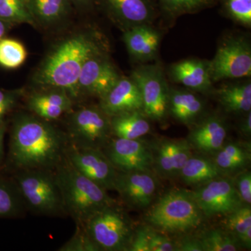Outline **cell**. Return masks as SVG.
Returning <instances> with one entry per match:
<instances>
[{
	"mask_svg": "<svg viewBox=\"0 0 251 251\" xmlns=\"http://www.w3.org/2000/svg\"><path fill=\"white\" fill-rule=\"evenodd\" d=\"M67 134L35 115H19L10 140V159L19 170H54L64 153Z\"/></svg>",
	"mask_w": 251,
	"mask_h": 251,
	"instance_id": "1",
	"label": "cell"
},
{
	"mask_svg": "<svg viewBox=\"0 0 251 251\" xmlns=\"http://www.w3.org/2000/svg\"><path fill=\"white\" fill-rule=\"evenodd\" d=\"M94 34L80 32L66 38L54 46L34 75L36 85L41 89H59L73 100L79 98L77 81L86 61L103 52Z\"/></svg>",
	"mask_w": 251,
	"mask_h": 251,
	"instance_id": "2",
	"label": "cell"
},
{
	"mask_svg": "<svg viewBox=\"0 0 251 251\" xmlns=\"http://www.w3.org/2000/svg\"><path fill=\"white\" fill-rule=\"evenodd\" d=\"M66 214L83 224L94 213L116 202L106 190L81 174L65 155L54 169Z\"/></svg>",
	"mask_w": 251,
	"mask_h": 251,
	"instance_id": "3",
	"label": "cell"
},
{
	"mask_svg": "<svg viewBox=\"0 0 251 251\" xmlns=\"http://www.w3.org/2000/svg\"><path fill=\"white\" fill-rule=\"evenodd\" d=\"M203 216L192 192L173 190L163 195L151 206L145 221L158 230L182 233L197 228Z\"/></svg>",
	"mask_w": 251,
	"mask_h": 251,
	"instance_id": "4",
	"label": "cell"
},
{
	"mask_svg": "<svg viewBox=\"0 0 251 251\" xmlns=\"http://www.w3.org/2000/svg\"><path fill=\"white\" fill-rule=\"evenodd\" d=\"M16 185L25 206L44 216L66 214L54 170H21Z\"/></svg>",
	"mask_w": 251,
	"mask_h": 251,
	"instance_id": "5",
	"label": "cell"
},
{
	"mask_svg": "<svg viewBox=\"0 0 251 251\" xmlns=\"http://www.w3.org/2000/svg\"><path fill=\"white\" fill-rule=\"evenodd\" d=\"M82 225L99 251L129 249L135 229L125 209L116 202L94 213Z\"/></svg>",
	"mask_w": 251,
	"mask_h": 251,
	"instance_id": "6",
	"label": "cell"
},
{
	"mask_svg": "<svg viewBox=\"0 0 251 251\" xmlns=\"http://www.w3.org/2000/svg\"><path fill=\"white\" fill-rule=\"evenodd\" d=\"M67 135L69 143L103 150L112 137L110 117L99 106L79 109L69 118Z\"/></svg>",
	"mask_w": 251,
	"mask_h": 251,
	"instance_id": "7",
	"label": "cell"
},
{
	"mask_svg": "<svg viewBox=\"0 0 251 251\" xmlns=\"http://www.w3.org/2000/svg\"><path fill=\"white\" fill-rule=\"evenodd\" d=\"M130 77L141 94L143 113L152 121H166L170 87L162 68L158 65L140 66L133 71Z\"/></svg>",
	"mask_w": 251,
	"mask_h": 251,
	"instance_id": "8",
	"label": "cell"
},
{
	"mask_svg": "<svg viewBox=\"0 0 251 251\" xmlns=\"http://www.w3.org/2000/svg\"><path fill=\"white\" fill-rule=\"evenodd\" d=\"M209 63L212 82L250 77V43L242 36L229 38L221 43L214 59Z\"/></svg>",
	"mask_w": 251,
	"mask_h": 251,
	"instance_id": "9",
	"label": "cell"
},
{
	"mask_svg": "<svg viewBox=\"0 0 251 251\" xmlns=\"http://www.w3.org/2000/svg\"><path fill=\"white\" fill-rule=\"evenodd\" d=\"M64 155L81 174L106 191L114 190L118 171L103 150L68 142Z\"/></svg>",
	"mask_w": 251,
	"mask_h": 251,
	"instance_id": "10",
	"label": "cell"
},
{
	"mask_svg": "<svg viewBox=\"0 0 251 251\" xmlns=\"http://www.w3.org/2000/svg\"><path fill=\"white\" fill-rule=\"evenodd\" d=\"M203 215H227L243 205L234 180L219 176L200 185L192 191Z\"/></svg>",
	"mask_w": 251,
	"mask_h": 251,
	"instance_id": "11",
	"label": "cell"
},
{
	"mask_svg": "<svg viewBox=\"0 0 251 251\" xmlns=\"http://www.w3.org/2000/svg\"><path fill=\"white\" fill-rule=\"evenodd\" d=\"M103 151L118 172L151 171V146L140 139L112 138Z\"/></svg>",
	"mask_w": 251,
	"mask_h": 251,
	"instance_id": "12",
	"label": "cell"
},
{
	"mask_svg": "<svg viewBox=\"0 0 251 251\" xmlns=\"http://www.w3.org/2000/svg\"><path fill=\"white\" fill-rule=\"evenodd\" d=\"M156 189V178L151 171L118 172L114 188L126 205L135 209L151 205Z\"/></svg>",
	"mask_w": 251,
	"mask_h": 251,
	"instance_id": "13",
	"label": "cell"
},
{
	"mask_svg": "<svg viewBox=\"0 0 251 251\" xmlns=\"http://www.w3.org/2000/svg\"><path fill=\"white\" fill-rule=\"evenodd\" d=\"M120 77L116 69L103 52L94 54L86 61L81 70L77 81L79 95L88 94L100 99Z\"/></svg>",
	"mask_w": 251,
	"mask_h": 251,
	"instance_id": "14",
	"label": "cell"
},
{
	"mask_svg": "<svg viewBox=\"0 0 251 251\" xmlns=\"http://www.w3.org/2000/svg\"><path fill=\"white\" fill-rule=\"evenodd\" d=\"M152 153V169L162 177L173 178L193 155L187 140H158L150 145Z\"/></svg>",
	"mask_w": 251,
	"mask_h": 251,
	"instance_id": "15",
	"label": "cell"
},
{
	"mask_svg": "<svg viewBox=\"0 0 251 251\" xmlns=\"http://www.w3.org/2000/svg\"><path fill=\"white\" fill-rule=\"evenodd\" d=\"M99 107L110 117L135 110L143 111L141 94L138 85L130 76L120 77L100 99Z\"/></svg>",
	"mask_w": 251,
	"mask_h": 251,
	"instance_id": "16",
	"label": "cell"
},
{
	"mask_svg": "<svg viewBox=\"0 0 251 251\" xmlns=\"http://www.w3.org/2000/svg\"><path fill=\"white\" fill-rule=\"evenodd\" d=\"M194 126L188 135L191 148L203 153H214L225 145L227 135L226 122L218 115L204 117Z\"/></svg>",
	"mask_w": 251,
	"mask_h": 251,
	"instance_id": "17",
	"label": "cell"
},
{
	"mask_svg": "<svg viewBox=\"0 0 251 251\" xmlns=\"http://www.w3.org/2000/svg\"><path fill=\"white\" fill-rule=\"evenodd\" d=\"M110 17L125 28L150 25L155 15L153 0H101Z\"/></svg>",
	"mask_w": 251,
	"mask_h": 251,
	"instance_id": "18",
	"label": "cell"
},
{
	"mask_svg": "<svg viewBox=\"0 0 251 251\" xmlns=\"http://www.w3.org/2000/svg\"><path fill=\"white\" fill-rule=\"evenodd\" d=\"M74 100L69 94L59 89H43L34 92L27 100L28 107L36 116L52 122L72 111Z\"/></svg>",
	"mask_w": 251,
	"mask_h": 251,
	"instance_id": "19",
	"label": "cell"
},
{
	"mask_svg": "<svg viewBox=\"0 0 251 251\" xmlns=\"http://www.w3.org/2000/svg\"><path fill=\"white\" fill-rule=\"evenodd\" d=\"M170 75L175 82L195 92L206 93L212 88L209 63L206 61L189 59L175 63L170 68Z\"/></svg>",
	"mask_w": 251,
	"mask_h": 251,
	"instance_id": "20",
	"label": "cell"
},
{
	"mask_svg": "<svg viewBox=\"0 0 251 251\" xmlns=\"http://www.w3.org/2000/svg\"><path fill=\"white\" fill-rule=\"evenodd\" d=\"M123 39L130 56L145 62L156 57L161 35L150 25H140L126 29Z\"/></svg>",
	"mask_w": 251,
	"mask_h": 251,
	"instance_id": "21",
	"label": "cell"
},
{
	"mask_svg": "<svg viewBox=\"0 0 251 251\" xmlns=\"http://www.w3.org/2000/svg\"><path fill=\"white\" fill-rule=\"evenodd\" d=\"M204 110V100L193 91L170 88L168 115L176 121L192 125L198 121Z\"/></svg>",
	"mask_w": 251,
	"mask_h": 251,
	"instance_id": "22",
	"label": "cell"
},
{
	"mask_svg": "<svg viewBox=\"0 0 251 251\" xmlns=\"http://www.w3.org/2000/svg\"><path fill=\"white\" fill-rule=\"evenodd\" d=\"M216 97L226 112L245 115L251 111V83L245 82L226 84L216 90Z\"/></svg>",
	"mask_w": 251,
	"mask_h": 251,
	"instance_id": "23",
	"label": "cell"
},
{
	"mask_svg": "<svg viewBox=\"0 0 251 251\" xmlns=\"http://www.w3.org/2000/svg\"><path fill=\"white\" fill-rule=\"evenodd\" d=\"M112 137L140 139L151 130L148 117L142 110L125 112L110 117Z\"/></svg>",
	"mask_w": 251,
	"mask_h": 251,
	"instance_id": "24",
	"label": "cell"
},
{
	"mask_svg": "<svg viewBox=\"0 0 251 251\" xmlns=\"http://www.w3.org/2000/svg\"><path fill=\"white\" fill-rule=\"evenodd\" d=\"M225 175L214 160L192 155L181 168L178 176L185 184L200 186Z\"/></svg>",
	"mask_w": 251,
	"mask_h": 251,
	"instance_id": "25",
	"label": "cell"
},
{
	"mask_svg": "<svg viewBox=\"0 0 251 251\" xmlns=\"http://www.w3.org/2000/svg\"><path fill=\"white\" fill-rule=\"evenodd\" d=\"M215 154L214 161L225 174L244 168L250 160L249 151L235 143L224 145Z\"/></svg>",
	"mask_w": 251,
	"mask_h": 251,
	"instance_id": "26",
	"label": "cell"
},
{
	"mask_svg": "<svg viewBox=\"0 0 251 251\" xmlns=\"http://www.w3.org/2000/svg\"><path fill=\"white\" fill-rule=\"evenodd\" d=\"M34 19L45 24L58 22L69 11V0H28Z\"/></svg>",
	"mask_w": 251,
	"mask_h": 251,
	"instance_id": "27",
	"label": "cell"
},
{
	"mask_svg": "<svg viewBox=\"0 0 251 251\" xmlns=\"http://www.w3.org/2000/svg\"><path fill=\"white\" fill-rule=\"evenodd\" d=\"M0 19L12 25L36 24L28 0H0Z\"/></svg>",
	"mask_w": 251,
	"mask_h": 251,
	"instance_id": "28",
	"label": "cell"
},
{
	"mask_svg": "<svg viewBox=\"0 0 251 251\" xmlns=\"http://www.w3.org/2000/svg\"><path fill=\"white\" fill-rule=\"evenodd\" d=\"M24 202L16 185L0 180V218L14 217L24 209Z\"/></svg>",
	"mask_w": 251,
	"mask_h": 251,
	"instance_id": "29",
	"label": "cell"
},
{
	"mask_svg": "<svg viewBox=\"0 0 251 251\" xmlns=\"http://www.w3.org/2000/svg\"><path fill=\"white\" fill-rule=\"evenodd\" d=\"M198 239L203 251H235L240 245L237 238L219 229H209Z\"/></svg>",
	"mask_w": 251,
	"mask_h": 251,
	"instance_id": "30",
	"label": "cell"
},
{
	"mask_svg": "<svg viewBox=\"0 0 251 251\" xmlns=\"http://www.w3.org/2000/svg\"><path fill=\"white\" fill-rule=\"evenodd\" d=\"M27 58V50L20 41L4 37L0 41V66L8 69L21 67Z\"/></svg>",
	"mask_w": 251,
	"mask_h": 251,
	"instance_id": "31",
	"label": "cell"
},
{
	"mask_svg": "<svg viewBox=\"0 0 251 251\" xmlns=\"http://www.w3.org/2000/svg\"><path fill=\"white\" fill-rule=\"evenodd\" d=\"M162 9L170 16L193 14L209 7L215 0H158Z\"/></svg>",
	"mask_w": 251,
	"mask_h": 251,
	"instance_id": "32",
	"label": "cell"
},
{
	"mask_svg": "<svg viewBox=\"0 0 251 251\" xmlns=\"http://www.w3.org/2000/svg\"><path fill=\"white\" fill-rule=\"evenodd\" d=\"M226 226L229 233L237 238L251 227V209L250 205H243L227 214Z\"/></svg>",
	"mask_w": 251,
	"mask_h": 251,
	"instance_id": "33",
	"label": "cell"
},
{
	"mask_svg": "<svg viewBox=\"0 0 251 251\" xmlns=\"http://www.w3.org/2000/svg\"><path fill=\"white\" fill-rule=\"evenodd\" d=\"M229 17L243 26H251V0H222Z\"/></svg>",
	"mask_w": 251,
	"mask_h": 251,
	"instance_id": "34",
	"label": "cell"
},
{
	"mask_svg": "<svg viewBox=\"0 0 251 251\" xmlns=\"http://www.w3.org/2000/svg\"><path fill=\"white\" fill-rule=\"evenodd\" d=\"M59 251H97L99 248L92 242L82 225L76 224L74 236Z\"/></svg>",
	"mask_w": 251,
	"mask_h": 251,
	"instance_id": "35",
	"label": "cell"
},
{
	"mask_svg": "<svg viewBox=\"0 0 251 251\" xmlns=\"http://www.w3.org/2000/svg\"><path fill=\"white\" fill-rule=\"evenodd\" d=\"M148 233L150 251H177L175 243L165 234L155 232L153 228L149 227Z\"/></svg>",
	"mask_w": 251,
	"mask_h": 251,
	"instance_id": "36",
	"label": "cell"
},
{
	"mask_svg": "<svg viewBox=\"0 0 251 251\" xmlns=\"http://www.w3.org/2000/svg\"><path fill=\"white\" fill-rule=\"evenodd\" d=\"M22 91H4L0 90V125L4 123V119L16 105L18 98L21 97Z\"/></svg>",
	"mask_w": 251,
	"mask_h": 251,
	"instance_id": "37",
	"label": "cell"
},
{
	"mask_svg": "<svg viewBox=\"0 0 251 251\" xmlns=\"http://www.w3.org/2000/svg\"><path fill=\"white\" fill-rule=\"evenodd\" d=\"M238 194L243 204L250 205L251 203V175L250 172H245L234 180Z\"/></svg>",
	"mask_w": 251,
	"mask_h": 251,
	"instance_id": "38",
	"label": "cell"
},
{
	"mask_svg": "<svg viewBox=\"0 0 251 251\" xmlns=\"http://www.w3.org/2000/svg\"><path fill=\"white\" fill-rule=\"evenodd\" d=\"M128 251H150L148 227L135 229Z\"/></svg>",
	"mask_w": 251,
	"mask_h": 251,
	"instance_id": "39",
	"label": "cell"
},
{
	"mask_svg": "<svg viewBox=\"0 0 251 251\" xmlns=\"http://www.w3.org/2000/svg\"><path fill=\"white\" fill-rule=\"evenodd\" d=\"M177 251H203L198 238H186L176 245Z\"/></svg>",
	"mask_w": 251,
	"mask_h": 251,
	"instance_id": "40",
	"label": "cell"
},
{
	"mask_svg": "<svg viewBox=\"0 0 251 251\" xmlns=\"http://www.w3.org/2000/svg\"><path fill=\"white\" fill-rule=\"evenodd\" d=\"M239 129L243 134L250 137L251 134V111L244 115V118L239 125Z\"/></svg>",
	"mask_w": 251,
	"mask_h": 251,
	"instance_id": "41",
	"label": "cell"
},
{
	"mask_svg": "<svg viewBox=\"0 0 251 251\" xmlns=\"http://www.w3.org/2000/svg\"><path fill=\"white\" fill-rule=\"evenodd\" d=\"M238 242L240 245L250 249L251 247V227H249L242 234L237 238Z\"/></svg>",
	"mask_w": 251,
	"mask_h": 251,
	"instance_id": "42",
	"label": "cell"
},
{
	"mask_svg": "<svg viewBox=\"0 0 251 251\" xmlns=\"http://www.w3.org/2000/svg\"><path fill=\"white\" fill-rule=\"evenodd\" d=\"M13 25H14L0 19V41L6 37V34L9 32Z\"/></svg>",
	"mask_w": 251,
	"mask_h": 251,
	"instance_id": "43",
	"label": "cell"
},
{
	"mask_svg": "<svg viewBox=\"0 0 251 251\" xmlns=\"http://www.w3.org/2000/svg\"><path fill=\"white\" fill-rule=\"evenodd\" d=\"M6 132V125L4 123L0 125V159L3 153V145H4V138Z\"/></svg>",
	"mask_w": 251,
	"mask_h": 251,
	"instance_id": "44",
	"label": "cell"
},
{
	"mask_svg": "<svg viewBox=\"0 0 251 251\" xmlns=\"http://www.w3.org/2000/svg\"><path fill=\"white\" fill-rule=\"evenodd\" d=\"M69 1H74V2L78 4L86 5L90 4L91 1H92V0H69Z\"/></svg>",
	"mask_w": 251,
	"mask_h": 251,
	"instance_id": "45",
	"label": "cell"
}]
</instances>
